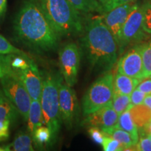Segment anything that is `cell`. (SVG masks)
Wrapping results in <instances>:
<instances>
[{
    "instance_id": "8fae6325",
    "label": "cell",
    "mask_w": 151,
    "mask_h": 151,
    "mask_svg": "<svg viewBox=\"0 0 151 151\" xmlns=\"http://www.w3.org/2000/svg\"><path fill=\"white\" fill-rule=\"evenodd\" d=\"M142 44L136 45L127 50L119 60L118 72L128 76L143 79Z\"/></svg>"
},
{
    "instance_id": "7402d4cb",
    "label": "cell",
    "mask_w": 151,
    "mask_h": 151,
    "mask_svg": "<svg viewBox=\"0 0 151 151\" xmlns=\"http://www.w3.org/2000/svg\"><path fill=\"white\" fill-rule=\"evenodd\" d=\"M18 114V111L6 97L0 103V121L9 120L12 122L16 120Z\"/></svg>"
},
{
    "instance_id": "3957f363",
    "label": "cell",
    "mask_w": 151,
    "mask_h": 151,
    "mask_svg": "<svg viewBox=\"0 0 151 151\" xmlns=\"http://www.w3.org/2000/svg\"><path fill=\"white\" fill-rule=\"evenodd\" d=\"M59 37L74 35L83 30L81 12L69 0H37Z\"/></svg>"
},
{
    "instance_id": "7c38bea8",
    "label": "cell",
    "mask_w": 151,
    "mask_h": 151,
    "mask_svg": "<svg viewBox=\"0 0 151 151\" xmlns=\"http://www.w3.org/2000/svg\"><path fill=\"white\" fill-rule=\"evenodd\" d=\"M137 4L134 1L124 4L102 14L101 18L106 25L113 34L118 45L122 26L127 20L128 16L134 9Z\"/></svg>"
},
{
    "instance_id": "2e32d148",
    "label": "cell",
    "mask_w": 151,
    "mask_h": 151,
    "mask_svg": "<svg viewBox=\"0 0 151 151\" xmlns=\"http://www.w3.org/2000/svg\"><path fill=\"white\" fill-rule=\"evenodd\" d=\"M27 121V131L31 136L37 127L43 124L40 100H32Z\"/></svg>"
},
{
    "instance_id": "b9f144b4",
    "label": "cell",
    "mask_w": 151,
    "mask_h": 151,
    "mask_svg": "<svg viewBox=\"0 0 151 151\" xmlns=\"http://www.w3.org/2000/svg\"><path fill=\"white\" fill-rule=\"evenodd\" d=\"M150 78H151V75H150Z\"/></svg>"
},
{
    "instance_id": "484cf974",
    "label": "cell",
    "mask_w": 151,
    "mask_h": 151,
    "mask_svg": "<svg viewBox=\"0 0 151 151\" xmlns=\"http://www.w3.org/2000/svg\"><path fill=\"white\" fill-rule=\"evenodd\" d=\"M143 6V27L147 34L151 35V0H147Z\"/></svg>"
},
{
    "instance_id": "8992f818",
    "label": "cell",
    "mask_w": 151,
    "mask_h": 151,
    "mask_svg": "<svg viewBox=\"0 0 151 151\" xmlns=\"http://www.w3.org/2000/svg\"><path fill=\"white\" fill-rule=\"evenodd\" d=\"M0 81L6 97L15 106L24 121H27L32 99L22 81L13 71Z\"/></svg>"
},
{
    "instance_id": "9a60e30c",
    "label": "cell",
    "mask_w": 151,
    "mask_h": 151,
    "mask_svg": "<svg viewBox=\"0 0 151 151\" xmlns=\"http://www.w3.org/2000/svg\"><path fill=\"white\" fill-rule=\"evenodd\" d=\"M101 130L107 135L116 139L123 147V150H132L130 148H134L137 143L129 133L119 127L117 124L114 127L105 128Z\"/></svg>"
},
{
    "instance_id": "ba28073f",
    "label": "cell",
    "mask_w": 151,
    "mask_h": 151,
    "mask_svg": "<svg viewBox=\"0 0 151 151\" xmlns=\"http://www.w3.org/2000/svg\"><path fill=\"white\" fill-rule=\"evenodd\" d=\"M143 6L137 4L122 27L118 43V48L120 49V52L128 44L142 40L145 37L146 32L143 27Z\"/></svg>"
},
{
    "instance_id": "44dd1931",
    "label": "cell",
    "mask_w": 151,
    "mask_h": 151,
    "mask_svg": "<svg viewBox=\"0 0 151 151\" xmlns=\"http://www.w3.org/2000/svg\"><path fill=\"white\" fill-rule=\"evenodd\" d=\"M32 137L29 133L20 132L15 138L11 143V150L14 151H32Z\"/></svg>"
},
{
    "instance_id": "4dcf8cb0",
    "label": "cell",
    "mask_w": 151,
    "mask_h": 151,
    "mask_svg": "<svg viewBox=\"0 0 151 151\" xmlns=\"http://www.w3.org/2000/svg\"><path fill=\"white\" fill-rule=\"evenodd\" d=\"M11 124V122L9 120L0 121V142H3L9 139Z\"/></svg>"
},
{
    "instance_id": "52a82bcc",
    "label": "cell",
    "mask_w": 151,
    "mask_h": 151,
    "mask_svg": "<svg viewBox=\"0 0 151 151\" xmlns=\"http://www.w3.org/2000/svg\"><path fill=\"white\" fill-rule=\"evenodd\" d=\"M81 50L75 43H69L59 51V62L61 75L68 86L73 87L78 80Z\"/></svg>"
},
{
    "instance_id": "ab89813d",
    "label": "cell",
    "mask_w": 151,
    "mask_h": 151,
    "mask_svg": "<svg viewBox=\"0 0 151 151\" xmlns=\"http://www.w3.org/2000/svg\"><path fill=\"white\" fill-rule=\"evenodd\" d=\"M97 1L100 4H101V6H102L103 4H104L106 2H107L109 0H97Z\"/></svg>"
},
{
    "instance_id": "f35d334b",
    "label": "cell",
    "mask_w": 151,
    "mask_h": 151,
    "mask_svg": "<svg viewBox=\"0 0 151 151\" xmlns=\"http://www.w3.org/2000/svg\"><path fill=\"white\" fill-rule=\"evenodd\" d=\"M5 97H6V96H5L3 90H0V103H1V101H2L3 100L5 99Z\"/></svg>"
},
{
    "instance_id": "5bb4252c",
    "label": "cell",
    "mask_w": 151,
    "mask_h": 151,
    "mask_svg": "<svg viewBox=\"0 0 151 151\" xmlns=\"http://www.w3.org/2000/svg\"><path fill=\"white\" fill-rule=\"evenodd\" d=\"M141 81V79L118 72L113 79V94L130 95L137 88Z\"/></svg>"
},
{
    "instance_id": "83f0119b",
    "label": "cell",
    "mask_w": 151,
    "mask_h": 151,
    "mask_svg": "<svg viewBox=\"0 0 151 151\" xmlns=\"http://www.w3.org/2000/svg\"><path fill=\"white\" fill-rule=\"evenodd\" d=\"M11 72V55L0 54V80Z\"/></svg>"
},
{
    "instance_id": "30bf717a",
    "label": "cell",
    "mask_w": 151,
    "mask_h": 151,
    "mask_svg": "<svg viewBox=\"0 0 151 151\" xmlns=\"http://www.w3.org/2000/svg\"><path fill=\"white\" fill-rule=\"evenodd\" d=\"M22 81L32 99L40 100L42 90V76L32 60L23 68L12 70Z\"/></svg>"
},
{
    "instance_id": "4fadbf2b",
    "label": "cell",
    "mask_w": 151,
    "mask_h": 151,
    "mask_svg": "<svg viewBox=\"0 0 151 151\" xmlns=\"http://www.w3.org/2000/svg\"><path fill=\"white\" fill-rule=\"evenodd\" d=\"M118 117L112 104H109L86 116L82 124L88 127H97L103 129L116 126L118 123Z\"/></svg>"
},
{
    "instance_id": "7a4b0ae2",
    "label": "cell",
    "mask_w": 151,
    "mask_h": 151,
    "mask_svg": "<svg viewBox=\"0 0 151 151\" xmlns=\"http://www.w3.org/2000/svg\"><path fill=\"white\" fill-rule=\"evenodd\" d=\"M81 48L90 67L101 73L109 72L118 60V45L101 17L86 23Z\"/></svg>"
},
{
    "instance_id": "4316f807",
    "label": "cell",
    "mask_w": 151,
    "mask_h": 151,
    "mask_svg": "<svg viewBox=\"0 0 151 151\" xmlns=\"http://www.w3.org/2000/svg\"><path fill=\"white\" fill-rule=\"evenodd\" d=\"M103 150L104 151H122L123 150V147L116 139H113L111 136L105 134L104 137L103 142L101 143Z\"/></svg>"
},
{
    "instance_id": "e575fe53",
    "label": "cell",
    "mask_w": 151,
    "mask_h": 151,
    "mask_svg": "<svg viewBox=\"0 0 151 151\" xmlns=\"http://www.w3.org/2000/svg\"><path fill=\"white\" fill-rule=\"evenodd\" d=\"M7 9V0H0V22L4 18Z\"/></svg>"
},
{
    "instance_id": "836d02e7",
    "label": "cell",
    "mask_w": 151,
    "mask_h": 151,
    "mask_svg": "<svg viewBox=\"0 0 151 151\" xmlns=\"http://www.w3.org/2000/svg\"><path fill=\"white\" fill-rule=\"evenodd\" d=\"M137 89H139L141 91L147 94H151V78L148 77V78H143V80L141 81L139 84L138 85L137 87Z\"/></svg>"
},
{
    "instance_id": "ac0fdd59",
    "label": "cell",
    "mask_w": 151,
    "mask_h": 151,
    "mask_svg": "<svg viewBox=\"0 0 151 151\" xmlns=\"http://www.w3.org/2000/svg\"><path fill=\"white\" fill-rule=\"evenodd\" d=\"M117 125L121 129H124V131L129 133L134 139V140L138 142L139 138V130L132 118L129 109L125 111L119 116Z\"/></svg>"
},
{
    "instance_id": "74e56055",
    "label": "cell",
    "mask_w": 151,
    "mask_h": 151,
    "mask_svg": "<svg viewBox=\"0 0 151 151\" xmlns=\"http://www.w3.org/2000/svg\"><path fill=\"white\" fill-rule=\"evenodd\" d=\"M11 150V144L0 146V151H10Z\"/></svg>"
},
{
    "instance_id": "6da1fadb",
    "label": "cell",
    "mask_w": 151,
    "mask_h": 151,
    "mask_svg": "<svg viewBox=\"0 0 151 151\" xmlns=\"http://www.w3.org/2000/svg\"><path fill=\"white\" fill-rule=\"evenodd\" d=\"M17 40L39 52L55 50L59 43L57 34L37 0H24L14 22Z\"/></svg>"
},
{
    "instance_id": "1f68e13d",
    "label": "cell",
    "mask_w": 151,
    "mask_h": 151,
    "mask_svg": "<svg viewBox=\"0 0 151 151\" xmlns=\"http://www.w3.org/2000/svg\"><path fill=\"white\" fill-rule=\"evenodd\" d=\"M136 0H109L107 2H106L104 4L101 6H102V14L116 8L118 6L129 2H134Z\"/></svg>"
},
{
    "instance_id": "cb8c5ba5",
    "label": "cell",
    "mask_w": 151,
    "mask_h": 151,
    "mask_svg": "<svg viewBox=\"0 0 151 151\" xmlns=\"http://www.w3.org/2000/svg\"><path fill=\"white\" fill-rule=\"evenodd\" d=\"M142 60L143 65V78H148L151 75V39L142 44Z\"/></svg>"
},
{
    "instance_id": "8d00e7d4",
    "label": "cell",
    "mask_w": 151,
    "mask_h": 151,
    "mask_svg": "<svg viewBox=\"0 0 151 151\" xmlns=\"http://www.w3.org/2000/svg\"><path fill=\"white\" fill-rule=\"evenodd\" d=\"M143 104L146 105L151 110V94H147V96L143 100Z\"/></svg>"
},
{
    "instance_id": "5b68a950",
    "label": "cell",
    "mask_w": 151,
    "mask_h": 151,
    "mask_svg": "<svg viewBox=\"0 0 151 151\" xmlns=\"http://www.w3.org/2000/svg\"><path fill=\"white\" fill-rule=\"evenodd\" d=\"M113 79L112 73L106 72L90 86L83 97V116L86 117L111 104L113 97Z\"/></svg>"
},
{
    "instance_id": "277c9868",
    "label": "cell",
    "mask_w": 151,
    "mask_h": 151,
    "mask_svg": "<svg viewBox=\"0 0 151 151\" xmlns=\"http://www.w3.org/2000/svg\"><path fill=\"white\" fill-rule=\"evenodd\" d=\"M42 90L41 105L43 123L52 134V144L56 142L62 123L59 106V86L63 77L58 73L41 71Z\"/></svg>"
},
{
    "instance_id": "f546056e",
    "label": "cell",
    "mask_w": 151,
    "mask_h": 151,
    "mask_svg": "<svg viewBox=\"0 0 151 151\" xmlns=\"http://www.w3.org/2000/svg\"><path fill=\"white\" fill-rule=\"evenodd\" d=\"M88 134L90 137L96 143L101 145L103 142L105 133L100 128L97 127H90L88 129Z\"/></svg>"
},
{
    "instance_id": "d4e9b609",
    "label": "cell",
    "mask_w": 151,
    "mask_h": 151,
    "mask_svg": "<svg viewBox=\"0 0 151 151\" xmlns=\"http://www.w3.org/2000/svg\"><path fill=\"white\" fill-rule=\"evenodd\" d=\"M0 54L2 55H26L23 50H20L0 35Z\"/></svg>"
},
{
    "instance_id": "ffe728a7",
    "label": "cell",
    "mask_w": 151,
    "mask_h": 151,
    "mask_svg": "<svg viewBox=\"0 0 151 151\" xmlns=\"http://www.w3.org/2000/svg\"><path fill=\"white\" fill-rule=\"evenodd\" d=\"M69 1L81 13L97 12L102 14V6L97 0H69Z\"/></svg>"
},
{
    "instance_id": "d6986e66",
    "label": "cell",
    "mask_w": 151,
    "mask_h": 151,
    "mask_svg": "<svg viewBox=\"0 0 151 151\" xmlns=\"http://www.w3.org/2000/svg\"><path fill=\"white\" fill-rule=\"evenodd\" d=\"M32 137L33 142L37 148H43L52 144L51 132L45 124H42L37 127Z\"/></svg>"
},
{
    "instance_id": "f1b7e54d",
    "label": "cell",
    "mask_w": 151,
    "mask_h": 151,
    "mask_svg": "<svg viewBox=\"0 0 151 151\" xmlns=\"http://www.w3.org/2000/svg\"><path fill=\"white\" fill-rule=\"evenodd\" d=\"M136 150L139 151H151V138L147 135H139L136 144Z\"/></svg>"
},
{
    "instance_id": "d6a6232c",
    "label": "cell",
    "mask_w": 151,
    "mask_h": 151,
    "mask_svg": "<svg viewBox=\"0 0 151 151\" xmlns=\"http://www.w3.org/2000/svg\"><path fill=\"white\" fill-rule=\"evenodd\" d=\"M130 99H131V104L133 106L142 104L143 100L147 96V94L145 93L137 88L134 90L130 94Z\"/></svg>"
},
{
    "instance_id": "d590c367",
    "label": "cell",
    "mask_w": 151,
    "mask_h": 151,
    "mask_svg": "<svg viewBox=\"0 0 151 151\" xmlns=\"http://www.w3.org/2000/svg\"><path fill=\"white\" fill-rule=\"evenodd\" d=\"M140 134L139 135H150L151 134V120L147 123L146 125L141 129Z\"/></svg>"
},
{
    "instance_id": "603a6c76",
    "label": "cell",
    "mask_w": 151,
    "mask_h": 151,
    "mask_svg": "<svg viewBox=\"0 0 151 151\" xmlns=\"http://www.w3.org/2000/svg\"><path fill=\"white\" fill-rule=\"evenodd\" d=\"M112 106L118 116L121 115L125 111L129 109L132 106L130 96L127 94H113Z\"/></svg>"
},
{
    "instance_id": "60d3db41",
    "label": "cell",
    "mask_w": 151,
    "mask_h": 151,
    "mask_svg": "<svg viewBox=\"0 0 151 151\" xmlns=\"http://www.w3.org/2000/svg\"><path fill=\"white\" fill-rule=\"evenodd\" d=\"M148 136H149V137H150L151 138V134H150V135H148Z\"/></svg>"
},
{
    "instance_id": "e0dca14e",
    "label": "cell",
    "mask_w": 151,
    "mask_h": 151,
    "mask_svg": "<svg viewBox=\"0 0 151 151\" xmlns=\"http://www.w3.org/2000/svg\"><path fill=\"white\" fill-rule=\"evenodd\" d=\"M129 111L138 130L142 129L151 120V110L143 104L132 106Z\"/></svg>"
},
{
    "instance_id": "9c48e42d",
    "label": "cell",
    "mask_w": 151,
    "mask_h": 151,
    "mask_svg": "<svg viewBox=\"0 0 151 151\" xmlns=\"http://www.w3.org/2000/svg\"><path fill=\"white\" fill-rule=\"evenodd\" d=\"M59 106L62 122L68 129H71L78 120L79 105L74 90L64 79L59 86Z\"/></svg>"
}]
</instances>
